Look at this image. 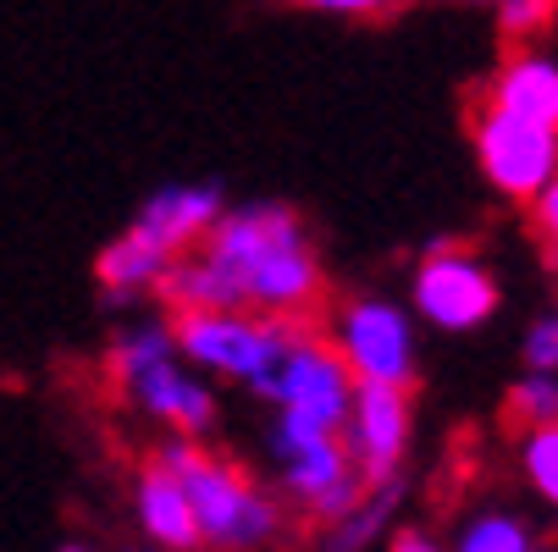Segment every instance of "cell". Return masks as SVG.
Returning a JSON list of instances; mask_svg holds the SVG:
<instances>
[{"instance_id":"obj_12","label":"cell","mask_w":558,"mask_h":552,"mask_svg":"<svg viewBox=\"0 0 558 552\" xmlns=\"http://www.w3.org/2000/svg\"><path fill=\"white\" fill-rule=\"evenodd\" d=\"M482 106L504 111V116H520V122H536V127H558V61L547 50L509 56L493 72Z\"/></svg>"},{"instance_id":"obj_22","label":"cell","mask_w":558,"mask_h":552,"mask_svg":"<svg viewBox=\"0 0 558 552\" xmlns=\"http://www.w3.org/2000/svg\"><path fill=\"white\" fill-rule=\"evenodd\" d=\"M531 226H536V238H542L547 249H558V177L531 199Z\"/></svg>"},{"instance_id":"obj_9","label":"cell","mask_w":558,"mask_h":552,"mask_svg":"<svg viewBox=\"0 0 558 552\" xmlns=\"http://www.w3.org/2000/svg\"><path fill=\"white\" fill-rule=\"evenodd\" d=\"M277 476H282V492H288L310 519H327V525H332L338 514H349V508L371 492L365 476L349 464V453H343L338 437L310 442V447L277 458Z\"/></svg>"},{"instance_id":"obj_14","label":"cell","mask_w":558,"mask_h":552,"mask_svg":"<svg viewBox=\"0 0 558 552\" xmlns=\"http://www.w3.org/2000/svg\"><path fill=\"white\" fill-rule=\"evenodd\" d=\"M178 255H167V249H155L144 232H122L117 244H106L100 249V260H95V277H100V287H106V298L111 304H122V298H133V293H149V287H161V277H167V266H172Z\"/></svg>"},{"instance_id":"obj_2","label":"cell","mask_w":558,"mask_h":552,"mask_svg":"<svg viewBox=\"0 0 558 552\" xmlns=\"http://www.w3.org/2000/svg\"><path fill=\"white\" fill-rule=\"evenodd\" d=\"M250 392L260 404H271V458H288L310 442H327L343 431L354 376L332 354L322 332H310V321H271V348L266 365L255 370Z\"/></svg>"},{"instance_id":"obj_16","label":"cell","mask_w":558,"mask_h":552,"mask_svg":"<svg viewBox=\"0 0 558 552\" xmlns=\"http://www.w3.org/2000/svg\"><path fill=\"white\" fill-rule=\"evenodd\" d=\"M448 552H542V547H536V530H531L525 514H514V508H482V514H470L453 530V547Z\"/></svg>"},{"instance_id":"obj_25","label":"cell","mask_w":558,"mask_h":552,"mask_svg":"<svg viewBox=\"0 0 558 552\" xmlns=\"http://www.w3.org/2000/svg\"><path fill=\"white\" fill-rule=\"evenodd\" d=\"M56 552H89V547H77V541H66V547H56Z\"/></svg>"},{"instance_id":"obj_17","label":"cell","mask_w":558,"mask_h":552,"mask_svg":"<svg viewBox=\"0 0 558 552\" xmlns=\"http://www.w3.org/2000/svg\"><path fill=\"white\" fill-rule=\"evenodd\" d=\"M161 359H178V348H172V327H161V321H144V327H133V332H122L117 343H111V376H117V387H128L133 376H144L149 365H161Z\"/></svg>"},{"instance_id":"obj_7","label":"cell","mask_w":558,"mask_h":552,"mask_svg":"<svg viewBox=\"0 0 558 552\" xmlns=\"http://www.w3.org/2000/svg\"><path fill=\"white\" fill-rule=\"evenodd\" d=\"M498 277L470 249H432L415 266V309L437 332H475L498 315Z\"/></svg>"},{"instance_id":"obj_23","label":"cell","mask_w":558,"mask_h":552,"mask_svg":"<svg viewBox=\"0 0 558 552\" xmlns=\"http://www.w3.org/2000/svg\"><path fill=\"white\" fill-rule=\"evenodd\" d=\"M299 7L332 12V17H381L387 7H398V0H299Z\"/></svg>"},{"instance_id":"obj_20","label":"cell","mask_w":558,"mask_h":552,"mask_svg":"<svg viewBox=\"0 0 558 552\" xmlns=\"http://www.w3.org/2000/svg\"><path fill=\"white\" fill-rule=\"evenodd\" d=\"M493 7H498V28L509 39H531L558 17V0H493Z\"/></svg>"},{"instance_id":"obj_10","label":"cell","mask_w":558,"mask_h":552,"mask_svg":"<svg viewBox=\"0 0 558 552\" xmlns=\"http://www.w3.org/2000/svg\"><path fill=\"white\" fill-rule=\"evenodd\" d=\"M122 392L138 404V415L161 420L172 437H194V442H199V437L216 426V392H210V381H205L194 365H183V359L149 365V370L133 376Z\"/></svg>"},{"instance_id":"obj_5","label":"cell","mask_w":558,"mask_h":552,"mask_svg":"<svg viewBox=\"0 0 558 552\" xmlns=\"http://www.w3.org/2000/svg\"><path fill=\"white\" fill-rule=\"evenodd\" d=\"M470 144H475V161H482V177L525 210L558 177V127H536L482 106L470 116Z\"/></svg>"},{"instance_id":"obj_27","label":"cell","mask_w":558,"mask_h":552,"mask_svg":"<svg viewBox=\"0 0 558 552\" xmlns=\"http://www.w3.org/2000/svg\"><path fill=\"white\" fill-rule=\"evenodd\" d=\"M138 552H144V547H138Z\"/></svg>"},{"instance_id":"obj_24","label":"cell","mask_w":558,"mask_h":552,"mask_svg":"<svg viewBox=\"0 0 558 552\" xmlns=\"http://www.w3.org/2000/svg\"><path fill=\"white\" fill-rule=\"evenodd\" d=\"M387 552H448V547H437V541H432L426 530H398Z\"/></svg>"},{"instance_id":"obj_26","label":"cell","mask_w":558,"mask_h":552,"mask_svg":"<svg viewBox=\"0 0 558 552\" xmlns=\"http://www.w3.org/2000/svg\"><path fill=\"white\" fill-rule=\"evenodd\" d=\"M482 7H487V0H482Z\"/></svg>"},{"instance_id":"obj_19","label":"cell","mask_w":558,"mask_h":552,"mask_svg":"<svg viewBox=\"0 0 558 552\" xmlns=\"http://www.w3.org/2000/svg\"><path fill=\"white\" fill-rule=\"evenodd\" d=\"M509 415H514V426H525V431L558 420V376H542V370L520 376L514 392H509Z\"/></svg>"},{"instance_id":"obj_15","label":"cell","mask_w":558,"mask_h":552,"mask_svg":"<svg viewBox=\"0 0 558 552\" xmlns=\"http://www.w3.org/2000/svg\"><path fill=\"white\" fill-rule=\"evenodd\" d=\"M398 503H404V481H381V487H371L349 514H338V519L327 525L322 552H371L376 536L387 530V519H392Z\"/></svg>"},{"instance_id":"obj_8","label":"cell","mask_w":558,"mask_h":552,"mask_svg":"<svg viewBox=\"0 0 558 552\" xmlns=\"http://www.w3.org/2000/svg\"><path fill=\"white\" fill-rule=\"evenodd\" d=\"M172 348L183 365L221 376V381H255V370L266 365L271 348V321L250 309H194L172 321Z\"/></svg>"},{"instance_id":"obj_6","label":"cell","mask_w":558,"mask_h":552,"mask_svg":"<svg viewBox=\"0 0 558 552\" xmlns=\"http://www.w3.org/2000/svg\"><path fill=\"white\" fill-rule=\"evenodd\" d=\"M415 437V409H410V392L404 387H376V381H354L349 392V415H343V453L349 464L365 476V487L398 481V464L410 453Z\"/></svg>"},{"instance_id":"obj_13","label":"cell","mask_w":558,"mask_h":552,"mask_svg":"<svg viewBox=\"0 0 558 552\" xmlns=\"http://www.w3.org/2000/svg\"><path fill=\"white\" fill-rule=\"evenodd\" d=\"M133 508H138V530L155 541V552H199V525H194L189 492L155 458L133 481Z\"/></svg>"},{"instance_id":"obj_11","label":"cell","mask_w":558,"mask_h":552,"mask_svg":"<svg viewBox=\"0 0 558 552\" xmlns=\"http://www.w3.org/2000/svg\"><path fill=\"white\" fill-rule=\"evenodd\" d=\"M221 210H227L221 183H167L138 205L133 232H144L167 255H189L194 244H205V232L221 221Z\"/></svg>"},{"instance_id":"obj_1","label":"cell","mask_w":558,"mask_h":552,"mask_svg":"<svg viewBox=\"0 0 558 552\" xmlns=\"http://www.w3.org/2000/svg\"><path fill=\"white\" fill-rule=\"evenodd\" d=\"M260 321H310L322 309L327 277L310 249V232L288 205H238L205 232L199 249Z\"/></svg>"},{"instance_id":"obj_18","label":"cell","mask_w":558,"mask_h":552,"mask_svg":"<svg viewBox=\"0 0 558 552\" xmlns=\"http://www.w3.org/2000/svg\"><path fill=\"white\" fill-rule=\"evenodd\" d=\"M520 469H525L531 492L558 508V420L531 426V431L520 437Z\"/></svg>"},{"instance_id":"obj_21","label":"cell","mask_w":558,"mask_h":552,"mask_svg":"<svg viewBox=\"0 0 558 552\" xmlns=\"http://www.w3.org/2000/svg\"><path fill=\"white\" fill-rule=\"evenodd\" d=\"M525 370H542V376H558V315H542L525 332Z\"/></svg>"},{"instance_id":"obj_4","label":"cell","mask_w":558,"mask_h":552,"mask_svg":"<svg viewBox=\"0 0 558 552\" xmlns=\"http://www.w3.org/2000/svg\"><path fill=\"white\" fill-rule=\"evenodd\" d=\"M332 354L343 359V370L354 381H376V387H415L421 370V348H415V321L404 304L392 298H349L332 321Z\"/></svg>"},{"instance_id":"obj_3","label":"cell","mask_w":558,"mask_h":552,"mask_svg":"<svg viewBox=\"0 0 558 552\" xmlns=\"http://www.w3.org/2000/svg\"><path fill=\"white\" fill-rule=\"evenodd\" d=\"M178 481L189 492V508H194V525H199V547L266 552L282 536V503L266 487H255L232 458L199 453Z\"/></svg>"}]
</instances>
